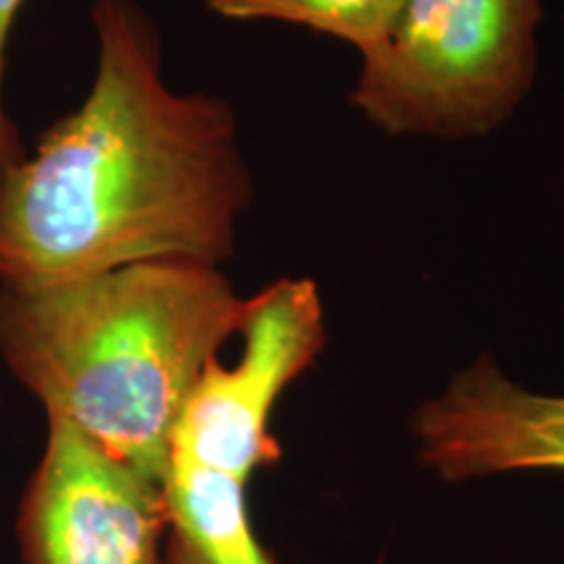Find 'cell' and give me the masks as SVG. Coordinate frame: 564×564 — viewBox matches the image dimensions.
<instances>
[{
    "label": "cell",
    "mask_w": 564,
    "mask_h": 564,
    "mask_svg": "<svg viewBox=\"0 0 564 564\" xmlns=\"http://www.w3.org/2000/svg\"><path fill=\"white\" fill-rule=\"evenodd\" d=\"M241 337L236 364L215 358L202 371L173 426L167 460L251 481L280 463L282 447L270 432L274 408L327 345L319 285L308 278L270 282L249 299Z\"/></svg>",
    "instance_id": "277c9868"
},
{
    "label": "cell",
    "mask_w": 564,
    "mask_h": 564,
    "mask_svg": "<svg viewBox=\"0 0 564 564\" xmlns=\"http://www.w3.org/2000/svg\"><path fill=\"white\" fill-rule=\"evenodd\" d=\"M246 486L238 476L167 460L160 564H282L253 531Z\"/></svg>",
    "instance_id": "52a82bcc"
},
{
    "label": "cell",
    "mask_w": 564,
    "mask_h": 564,
    "mask_svg": "<svg viewBox=\"0 0 564 564\" xmlns=\"http://www.w3.org/2000/svg\"><path fill=\"white\" fill-rule=\"evenodd\" d=\"M45 421V447L17 514L21 562L160 564V484L116 460L68 421Z\"/></svg>",
    "instance_id": "5b68a950"
},
{
    "label": "cell",
    "mask_w": 564,
    "mask_h": 564,
    "mask_svg": "<svg viewBox=\"0 0 564 564\" xmlns=\"http://www.w3.org/2000/svg\"><path fill=\"white\" fill-rule=\"evenodd\" d=\"M95 79L0 181V285L45 288L141 262L223 267L253 175L238 116L175 91L137 0H95Z\"/></svg>",
    "instance_id": "6da1fadb"
},
{
    "label": "cell",
    "mask_w": 564,
    "mask_h": 564,
    "mask_svg": "<svg viewBox=\"0 0 564 564\" xmlns=\"http://www.w3.org/2000/svg\"><path fill=\"white\" fill-rule=\"evenodd\" d=\"M415 457L444 484L523 470L564 474V394L512 382L481 352L411 419Z\"/></svg>",
    "instance_id": "8992f818"
},
{
    "label": "cell",
    "mask_w": 564,
    "mask_h": 564,
    "mask_svg": "<svg viewBox=\"0 0 564 564\" xmlns=\"http://www.w3.org/2000/svg\"><path fill=\"white\" fill-rule=\"evenodd\" d=\"M26 0H0V181L3 175L24 160V144H21V133L13 123L9 108H6V70H9V42L13 34L21 9Z\"/></svg>",
    "instance_id": "9c48e42d"
},
{
    "label": "cell",
    "mask_w": 564,
    "mask_h": 564,
    "mask_svg": "<svg viewBox=\"0 0 564 564\" xmlns=\"http://www.w3.org/2000/svg\"><path fill=\"white\" fill-rule=\"evenodd\" d=\"M541 19V0H405L361 55L352 108L390 137H486L533 89Z\"/></svg>",
    "instance_id": "3957f363"
},
{
    "label": "cell",
    "mask_w": 564,
    "mask_h": 564,
    "mask_svg": "<svg viewBox=\"0 0 564 564\" xmlns=\"http://www.w3.org/2000/svg\"><path fill=\"white\" fill-rule=\"evenodd\" d=\"M228 21H282L348 42L366 55L382 45L405 0H202Z\"/></svg>",
    "instance_id": "ba28073f"
},
{
    "label": "cell",
    "mask_w": 564,
    "mask_h": 564,
    "mask_svg": "<svg viewBox=\"0 0 564 564\" xmlns=\"http://www.w3.org/2000/svg\"><path fill=\"white\" fill-rule=\"evenodd\" d=\"M249 299L223 267L141 262L45 288L0 285V361L45 411L152 481Z\"/></svg>",
    "instance_id": "7a4b0ae2"
}]
</instances>
